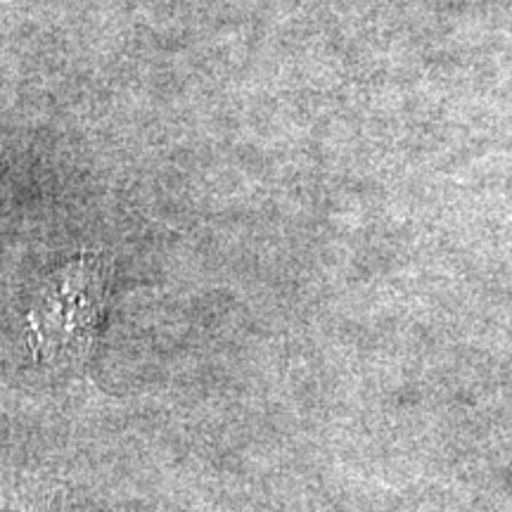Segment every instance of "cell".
<instances>
[{"label":"cell","mask_w":512,"mask_h":512,"mask_svg":"<svg viewBox=\"0 0 512 512\" xmlns=\"http://www.w3.org/2000/svg\"><path fill=\"white\" fill-rule=\"evenodd\" d=\"M110 292V268L98 254H81L46 287L29 316L36 354L50 363L83 366L91 358Z\"/></svg>","instance_id":"obj_1"},{"label":"cell","mask_w":512,"mask_h":512,"mask_svg":"<svg viewBox=\"0 0 512 512\" xmlns=\"http://www.w3.org/2000/svg\"><path fill=\"white\" fill-rule=\"evenodd\" d=\"M10 512H64V508H62L60 496L46 494V496L29 498L27 503L17 505V508L10 510Z\"/></svg>","instance_id":"obj_2"}]
</instances>
